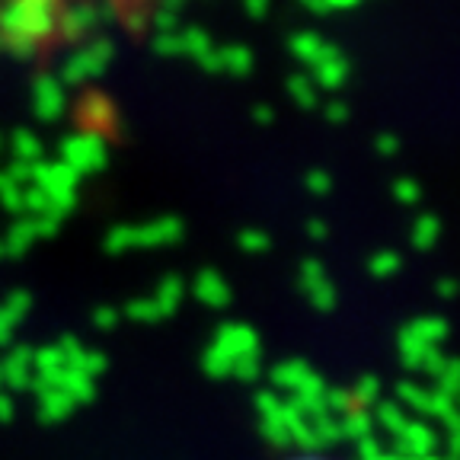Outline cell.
Wrapping results in <instances>:
<instances>
[{"instance_id": "obj_1", "label": "cell", "mask_w": 460, "mask_h": 460, "mask_svg": "<svg viewBox=\"0 0 460 460\" xmlns=\"http://www.w3.org/2000/svg\"><path fill=\"white\" fill-rule=\"evenodd\" d=\"M176 0H0V49L13 55L49 51L61 39L84 36L102 20L125 29L157 16Z\"/></svg>"}, {"instance_id": "obj_2", "label": "cell", "mask_w": 460, "mask_h": 460, "mask_svg": "<svg viewBox=\"0 0 460 460\" xmlns=\"http://www.w3.org/2000/svg\"><path fill=\"white\" fill-rule=\"evenodd\" d=\"M295 460H326V457H295Z\"/></svg>"}]
</instances>
